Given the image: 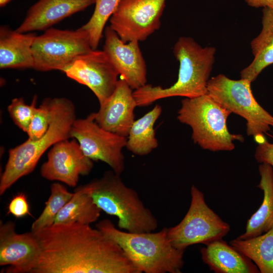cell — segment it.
Segmentation results:
<instances>
[{
    "label": "cell",
    "mask_w": 273,
    "mask_h": 273,
    "mask_svg": "<svg viewBox=\"0 0 273 273\" xmlns=\"http://www.w3.org/2000/svg\"><path fill=\"white\" fill-rule=\"evenodd\" d=\"M121 0H95V8L89 20L81 27L88 34L93 50H96L103 36L106 22Z\"/></svg>",
    "instance_id": "cell-26"
},
{
    "label": "cell",
    "mask_w": 273,
    "mask_h": 273,
    "mask_svg": "<svg viewBox=\"0 0 273 273\" xmlns=\"http://www.w3.org/2000/svg\"><path fill=\"white\" fill-rule=\"evenodd\" d=\"M62 72L88 87L100 104L112 94L118 81L119 73L103 50H93L80 56Z\"/></svg>",
    "instance_id": "cell-12"
},
{
    "label": "cell",
    "mask_w": 273,
    "mask_h": 273,
    "mask_svg": "<svg viewBox=\"0 0 273 273\" xmlns=\"http://www.w3.org/2000/svg\"><path fill=\"white\" fill-rule=\"evenodd\" d=\"M7 214H12L16 218L30 215L27 199L24 193H18L11 199L8 207Z\"/></svg>",
    "instance_id": "cell-29"
},
{
    "label": "cell",
    "mask_w": 273,
    "mask_h": 273,
    "mask_svg": "<svg viewBox=\"0 0 273 273\" xmlns=\"http://www.w3.org/2000/svg\"><path fill=\"white\" fill-rule=\"evenodd\" d=\"M33 69L39 71H63L78 57L93 50L87 33L50 28L34 39Z\"/></svg>",
    "instance_id": "cell-9"
},
{
    "label": "cell",
    "mask_w": 273,
    "mask_h": 273,
    "mask_svg": "<svg viewBox=\"0 0 273 273\" xmlns=\"http://www.w3.org/2000/svg\"><path fill=\"white\" fill-rule=\"evenodd\" d=\"M95 204L107 214L118 218L120 229L130 233L151 232L158 221L137 192L128 187L120 175L112 170L86 184Z\"/></svg>",
    "instance_id": "cell-5"
},
{
    "label": "cell",
    "mask_w": 273,
    "mask_h": 273,
    "mask_svg": "<svg viewBox=\"0 0 273 273\" xmlns=\"http://www.w3.org/2000/svg\"><path fill=\"white\" fill-rule=\"evenodd\" d=\"M34 234L41 253L28 273H140L115 242L90 224L54 223Z\"/></svg>",
    "instance_id": "cell-1"
},
{
    "label": "cell",
    "mask_w": 273,
    "mask_h": 273,
    "mask_svg": "<svg viewBox=\"0 0 273 273\" xmlns=\"http://www.w3.org/2000/svg\"><path fill=\"white\" fill-rule=\"evenodd\" d=\"M162 113V108L156 105L152 110L134 120L127 137L125 147L133 154L146 155L158 146L154 124Z\"/></svg>",
    "instance_id": "cell-23"
},
{
    "label": "cell",
    "mask_w": 273,
    "mask_h": 273,
    "mask_svg": "<svg viewBox=\"0 0 273 273\" xmlns=\"http://www.w3.org/2000/svg\"><path fill=\"white\" fill-rule=\"evenodd\" d=\"M191 196L190 207L182 220L168 228L172 245L184 250L192 245H206L221 239L231 230L230 225L209 207L204 194L194 185L191 187Z\"/></svg>",
    "instance_id": "cell-8"
},
{
    "label": "cell",
    "mask_w": 273,
    "mask_h": 273,
    "mask_svg": "<svg viewBox=\"0 0 273 273\" xmlns=\"http://www.w3.org/2000/svg\"><path fill=\"white\" fill-rule=\"evenodd\" d=\"M104 32L103 51L121 78L134 90L146 84L147 68L139 42H123L110 26Z\"/></svg>",
    "instance_id": "cell-15"
},
{
    "label": "cell",
    "mask_w": 273,
    "mask_h": 273,
    "mask_svg": "<svg viewBox=\"0 0 273 273\" xmlns=\"http://www.w3.org/2000/svg\"><path fill=\"white\" fill-rule=\"evenodd\" d=\"M261 23L260 32L250 42L253 60L240 73L241 78L251 82L264 68L273 64V9L263 8Z\"/></svg>",
    "instance_id": "cell-21"
},
{
    "label": "cell",
    "mask_w": 273,
    "mask_h": 273,
    "mask_svg": "<svg viewBox=\"0 0 273 273\" xmlns=\"http://www.w3.org/2000/svg\"><path fill=\"white\" fill-rule=\"evenodd\" d=\"M50 120V98H46L34 110L27 133L28 139L35 140L43 135L49 127Z\"/></svg>",
    "instance_id": "cell-28"
},
{
    "label": "cell",
    "mask_w": 273,
    "mask_h": 273,
    "mask_svg": "<svg viewBox=\"0 0 273 273\" xmlns=\"http://www.w3.org/2000/svg\"><path fill=\"white\" fill-rule=\"evenodd\" d=\"M101 211L84 185L75 190L71 198L57 214L54 223L90 224L98 220Z\"/></svg>",
    "instance_id": "cell-22"
},
{
    "label": "cell",
    "mask_w": 273,
    "mask_h": 273,
    "mask_svg": "<svg viewBox=\"0 0 273 273\" xmlns=\"http://www.w3.org/2000/svg\"><path fill=\"white\" fill-rule=\"evenodd\" d=\"M40 253V246L33 233L18 234L14 222H1L0 265L8 266L6 272L28 273Z\"/></svg>",
    "instance_id": "cell-14"
},
{
    "label": "cell",
    "mask_w": 273,
    "mask_h": 273,
    "mask_svg": "<svg viewBox=\"0 0 273 273\" xmlns=\"http://www.w3.org/2000/svg\"><path fill=\"white\" fill-rule=\"evenodd\" d=\"M71 138L78 142L84 154L93 161H101L120 175L124 170L122 149L127 138L107 130L95 120L93 113L76 119L72 126Z\"/></svg>",
    "instance_id": "cell-10"
},
{
    "label": "cell",
    "mask_w": 273,
    "mask_h": 273,
    "mask_svg": "<svg viewBox=\"0 0 273 273\" xmlns=\"http://www.w3.org/2000/svg\"><path fill=\"white\" fill-rule=\"evenodd\" d=\"M51 120L46 133L40 138L28 139L9 150V157L0 180V195H3L22 177L31 173L41 156L62 140L71 138L72 125L76 119L73 102L65 98H50Z\"/></svg>",
    "instance_id": "cell-4"
},
{
    "label": "cell",
    "mask_w": 273,
    "mask_h": 273,
    "mask_svg": "<svg viewBox=\"0 0 273 273\" xmlns=\"http://www.w3.org/2000/svg\"><path fill=\"white\" fill-rule=\"evenodd\" d=\"M254 157L258 163L268 164L273 168V143H270L265 140L259 143Z\"/></svg>",
    "instance_id": "cell-30"
},
{
    "label": "cell",
    "mask_w": 273,
    "mask_h": 273,
    "mask_svg": "<svg viewBox=\"0 0 273 273\" xmlns=\"http://www.w3.org/2000/svg\"><path fill=\"white\" fill-rule=\"evenodd\" d=\"M132 88L122 78L118 80L112 94L97 112L95 121L103 128L119 135L127 137L134 121V110L137 106Z\"/></svg>",
    "instance_id": "cell-16"
},
{
    "label": "cell",
    "mask_w": 273,
    "mask_h": 273,
    "mask_svg": "<svg viewBox=\"0 0 273 273\" xmlns=\"http://www.w3.org/2000/svg\"><path fill=\"white\" fill-rule=\"evenodd\" d=\"M72 139L59 141L51 147L47 160L41 165L40 174L49 180L74 187L79 176L88 174L94 164L84 154L77 140Z\"/></svg>",
    "instance_id": "cell-13"
},
{
    "label": "cell",
    "mask_w": 273,
    "mask_h": 273,
    "mask_svg": "<svg viewBox=\"0 0 273 273\" xmlns=\"http://www.w3.org/2000/svg\"><path fill=\"white\" fill-rule=\"evenodd\" d=\"M166 0H121L110 26L124 42L146 40L161 25Z\"/></svg>",
    "instance_id": "cell-11"
},
{
    "label": "cell",
    "mask_w": 273,
    "mask_h": 273,
    "mask_svg": "<svg viewBox=\"0 0 273 273\" xmlns=\"http://www.w3.org/2000/svg\"><path fill=\"white\" fill-rule=\"evenodd\" d=\"M173 53L179 64L176 81L168 87L146 84L134 90L138 107L149 106L166 98H194L207 94L216 49L211 46L202 47L193 38L181 36L175 42Z\"/></svg>",
    "instance_id": "cell-2"
},
{
    "label": "cell",
    "mask_w": 273,
    "mask_h": 273,
    "mask_svg": "<svg viewBox=\"0 0 273 273\" xmlns=\"http://www.w3.org/2000/svg\"><path fill=\"white\" fill-rule=\"evenodd\" d=\"M251 82L246 79L234 80L220 74L209 79L207 93L219 105L246 120V132L258 142L273 127V116L255 99Z\"/></svg>",
    "instance_id": "cell-7"
},
{
    "label": "cell",
    "mask_w": 273,
    "mask_h": 273,
    "mask_svg": "<svg viewBox=\"0 0 273 273\" xmlns=\"http://www.w3.org/2000/svg\"><path fill=\"white\" fill-rule=\"evenodd\" d=\"M231 113L206 94L184 99L177 118L191 127L193 142L202 149L230 151L235 148L234 141H244L243 135L228 130L227 119Z\"/></svg>",
    "instance_id": "cell-6"
},
{
    "label": "cell",
    "mask_w": 273,
    "mask_h": 273,
    "mask_svg": "<svg viewBox=\"0 0 273 273\" xmlns=\"http://www.w3.org/2000/svg\"><path fill=\"white\" fill-rule=\"evenodd\" d=\"M200 252L203 261L214 272H260L255 263L222 239L206 244Z\"/></svg>",
    "instance_id": "cell-18"
},
{
    "label": "cell",
    "mask_w": 273,
    "mask_h": 273,
    "mask_svg": "<svg viewBox=\"0 0 273 273\" xmlns=\"http://www.w3.org/2000/svg\"><path fill=\"white\" fill-rule=\"evenodd\" d=\"M261 178L257 187L263 198L260 207L248 220L244 233L237 238L247 239L260 235L273 228V168L262 163L258 166Z\"/></svg>",
    "instance_id": "cell-20"
},
{
    "label": "cell",
    "mask_w": 273,
    "mask_h": 273,
    "mask_svg": "<svg viewBox=\"0 0 273 273\" xmlns=\"http://www.w3.org/2000/svg\"><path fill=\"white\" fill-rule=\"evenodd\" d=\"M37 35L33 32L21 33L8 26L0 27L1 69L33 68L32 46Z\"/></svg>",
    "instance_id": "cell-19"
},
{
    "label": "cell",
    "mask_w": 273,
    "mask_h": 273,
    "mask_svg": "<svg viewBox=\"0 0 273 273\" xmlns=\"http://www.w3.org/2000/svg\"><path fill=\"white\" fill-rule=\"evenodd\" d=\"M95 2V0H38L29 9L16 30L27 33L47 30Z\"/></svg>",
    "instance_id": "cell-17"
},
{
    "label": "cell",
    "mask_w": 273,
    "mask_h": 273,
    "mask_svg": "<svg viewBox=\"0 0 273 273\" xmlns=\"http://www.w3.org/2000/svg\"><path fill=\"white\" fill-rule=\"evenodd\" d=\"M96 228L115 242L140 273H180L185 250L174 247L168 228L157 232L130 233L115 226L108 219Z\"/></svg>",
    "instance_id": "cell-3"
},
{
    "label": "cell",
    "mask_w": 273,
    "mask_h": 273,
    "mask_svg": "<svg viewBox=\"0 0 273 273\" xmlns=\"http://www.w3.org/2000/svg\"><path fill=\"white\" fill-rule=\"evenodd\" d=\"M73 195L62 185L54 183L51 186V194L40 215L32 223L31 232L36 233L54 224L55 218Z\"/></svg>",
    "instance_id": "cell-25"
},
{
    "label": "cell",
    "mask_w": 273,
    "mask_h": 273,
    "mask_svg": "<svg viewBox=\"0 0 273 273\" xmlns=\"http://www.w3.org/2000/svg\"><path fill=\"white\" fill-rule=\"evenodd\" d=\"M230 244L254 262L260 272L273 273V228L251 238L235 239Z\"/></svg>",
    "instance_id": "cell-24"
},
{
    "label": "cell",
    "mask_w": 273,
    "mask_h": 273,
    "mask_svg": "<svg viewBox=\"0 0 273 273\" xmlns=\"http://www.w3.org/2000/svg\"><path fill=\"white\" fill-rule=\"evenodd\" d=\"M247 4L251 7L268 8L273 9V0H245Z\"/></svg>",
    "instance_id": "cell-31"
},
{
    "label": "cell",
    "mask_w": 273,
    "mask_h": 273,
    "mask_svg": "<svg viewBox=\"0 0 273 273\" xmlns=\"http://www.w3.org/2000/svg\"><path fill=\"white\" fill-rule=\"evenodd\" d=\"M12 0H0V7H3L10 3Z\"/></svg>",
    "instance_id": "cell-32"
},
{
    "label": "cell",
    "mask_w": 273,
    "mask_h": 273,
    "mask_svg": "<svg viewBox=\"0 0 273 273\" xmlns=\"http://www.w3.org/2000/svg\"><path fill=\"white\" fill-rule=\"evenodd\" d=\"M37 96H34L30 105L26 104L23 98L13 99L8 107V111L14 123L27 133L35 109Z\"/></svg>",
    "instance_id": "cell-27"
}]
</instances>
